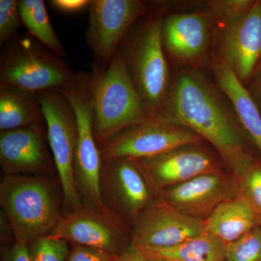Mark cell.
Instances as JSON below:
<instances>
[{
    "label": "cell",
    "instance_id": "obj_1",
    "mask_svg": "<svg viewBox=\"0 0 261 261\" xmlns=\"http://www.w3.org/2000/svg\"><path fill=\"white\" fill-rule=\"evenodd\" d=\"M160 121L181 127L208 141L238 177L254 161L233 109L208 80L184 71L170 81Z\"/></svg>",
    "mask_w": 261,
    "mask_h": 261
},
{
    "label": "cell",
    "instance_id": "obj_2",
    "mask_svg": "<svg viewBox=\"0 0 261 261\" xmlns=\"http://www.w3.org/2000/svg\"><path fill=\"white\" fill-rule=\"evenodd\" d=\"M163 17L161 12L149 11L132 27L118 49L149 118L159 115L171 81L161 37Z\"/></svg>",
    "mask_w": 261,
    "mask_h": 261
},
{
    "label": "cell",
    "instance_id": "obj_3",
    "mask_svg": "<svg viewBox=\"0 0 261 261\" xmlns=\"http://www.w3.org/2000/svg\"><path fill=\"white\" fill-rule=\"evenodd\" d=\"M44 177L5 175L0 185V203L15 242L27 246L49 235L63 216L56 191Z\"/></svg>",
    "mask_w": 261,
    "mask_h": 261
},
{
    "label": "cell",
    "instance_id": "obj_4",
    "mask_svg": "<svg viewBox=\"0 0 261 261\" xmlns=\"http://www.w3.org/2000/svg\"><path fill=\"white\" fill-rule=\"evenodd\" d=\"M96 75L78 71L61 88L57 89L70 102L77 125L74 173L75 183L84 204L93 207L106 205L101 189L102 159L94 133Z\"/></svg>",
    "mask_w": 261,
    "mask_h": 261
},
{
    "label": "cell",
    "instance_id": "obj_5",
    "mask_svg": "<svg viewBox=\"0 0 261 261\" xmlns=\"http://www.w3.org/2000/svg\"><path fill=\"white\" fill-rule=\"evenodd\" d=\"M92 69L96 75L94 133L99 149L122 130L149 117L119 50L106 70Z\"/></svg>",
    "mask_w": 261,
    "mask_h": 261
},
{
    "label": "cell",
    "instance_id": "obj_6",
    "mask_svg": "<svg viewBox=\"0 0 261 261\" xmlns=\"http://www.w3.org/2000/svg\"><path fill=\"white\" fill-rule=\"evenodd\" d=\"M74 75L61 57L30 34H16L1 47L0 84L34 92L63 87Z\"/></svg>",
    "mask_w": 261,
    "mask_h": 261
},
{
    "label": "cell",
    "instance_id": "obj_7",
    "mask_svg": "<svg viewBox=\"0 0 261 261\" xmlns=\"http://www.w3.org/2000/svg\"><path fill=\"white\" fill-rule=\"evenodd\" d=\"M47 128L49 148L61 181L67 212L82 204L74 163L77 145L76 118L70 102L57 89L38 92Z\"/></svg>",
    "mask_w": 261,
    "mask_h": 261
},
{
    "label": "cell",
    "instance_id": "obj_8",
    "mask_svg": "<svg viewBox=\"0 0 261 261\" xmlns=\"http://www.w3.org/2000/svg\"><path fill=\"white\" fill-rule=\"evenodd\" d=\"M123 219L107 205L93 207L82 203L63 214L47 237L72 245L99 249L118 256L132 243Z\"/></svg>",
    "mask_w": 261,
    "mask_h": 261
},
{
    "label": "cell",
    "instance_id": "obj_9",
    "mask_svg": "<svg viewBox=\"0 0 261 261\" xmlns=\"http://www.w3.org/2000/svg\"><path fill=\"white\" fill-rule=\"evenodd\" d=\"M89 11L86 42L93 54L92 67L104 70L127 33L150 10L140 0H92Z\"/></svg>",
    "mask_w": 261,
    "mask_h": 261
},
{
    "label": "cell",
    "instance_id": "obj_10",
    "mask_svg": "<svg viewBox=\"0 0 261 261\" xmlns=\"http://www.w3.org/2000/svg\"><path fill=\"white\" fill-rule=\"evenodd\" d=\"M198 135L157 118L128 127L99 147L102 159H149L181 146L202 142Z\"/></svg>",
    "mask_w": 261,
    "mask_h": 261
},
{
    "label": "cell",
    "instance_id": "obj_11",
    "mask_svg": "<svg viewBox=\"0 0 261 261\" xmlns=\"http://www.w3.org/2000/svg\"><path fill=\"white\" fill-rule=\"evenodd\" d=\"M205 231V221L182 214L159 197L135 220L130 244L142 249L168 248Z\"/></svg>",
    "mask_w": 261,
    "mask_h": 261
},
{
    "label": "cell",
    "instance_id": "obj_12",
    "mask_svg": "<svg viewBox=\"0 0 261 261\" xmlns=\"http://www.w3.org/2000/svg\"><path fill=\"white\" fill-rule=\"evenodd\" d=\"M153 194L205 173L220 172L219 163L197 144L181 146L149 159L133 160Z\"/></svg>",
    "mask_w": 261,
    "mask_h": 261
},
{
    "label": "cell",
    "instance_id": "obj_13",
    "mask_svg": "<svg viewBox=\"0 0 261 261\" xmlns=\"http://www.w3.org/2000/svg\"><path fill=\"white\" fill-rule=\"evenodd\" d=\"M219 49V58L241 83L250 82L261 61V0L241 18L221 25Z\"/></svg>",
    "mask_w": 261,
    "mask_h": 261
},
{
    "label": "cell",
    "instance_id": "obj_14",
    "mask_svg": "<svg viewBox=\"0 0 261 261\" xmlns=\"http://www.w3.org/2000/svg\"><path fill=\"white\" fill-rule=\"evenodd\" d=\"M46 122L0 132V165L7 176H44L56 170Z\"/></svg>",
    "mask_w": 261,
    "mask_h": 261
},
{
    "label": "cell",
    "instance_id": "obj_15",
    "mask_svg": "<svg viewBox=\"0 0 261 261\" xmlns=\"http://www.w3.org/2000/svg\"><path fill=\"white\" fill-rule=\"evenodd\" d=\"M101 189L110 208L135 221L153 201V192L133 160L102 159Z\"/></svg>",
    "mask_w": 261,
    "mask_h": 261
},
{
    "label": "cell",
    "instance_id": "obj_16",
    "mask_svg": "<svg viewBox=\"0 0 261 261\" xmlns=\"http://www.w3.org/2000/svg\"><path fill=\"white\" fill-rule=\"evenodd\" d=\"M238 195L235 178L220 171L196 176L170 187L159 196L182 214L205 221L218 206Z\"/></svg>",
    "mask_w": 261,
    "mask_h": 261
},
{
    "label": "cell",
    "instance_id": "obj_17",
    "mask_svg": "<svg viewBox=\"0 0 261 261\" xmlns=\"http://www.w3.org/2000/svg\"><path fill=\"white\" fill-rule=\"evenodd\" d=\"M210 22L198 13H176L163 17L161 37L163 49L183 62L200 59L210 44Z\"/></svg>",
    "mask_w": 261,
    "mask_h": 261
},
{
    "label": "cell",
    "instance_id": "obj_18",
    "mask_svg": "<svg viewBox=\"0 0 261 261\" xmlns=\"http://www.w3.org/2000/svg\"><path fill=\"white\" fill-rule=\"evenodd\" d=\"M220 90L231 102L240 124L261 154V113L245 85L224 61L218 58L213 65Z\"/></svg>",
    "mask_w": 261,
    "mask_h": 261
},
{
    "label": "cell",
    "instance_id": "obj_19",
    "mask_svg": "<svg viewBox=\"0 0 261 261\" xmlns=\"http://www.w3.org/2000/svg\"><path fill=\"white\" fill-rule=\"evenodd\" d=\"M260 224V215L238 195L215 209L205 221V230L226 247Z\"/></svg>",
    "mask_w": 261,
    "mask_h": 261
},
{
    "label": "cell",
    "instance_id": "obj_20",
    "mask_svg": "<svg viewBox=\"0 0 261 261\" xmlns=\"http://www.w3.org/2000/svg\"><path fill=\"white\" fill-rule=\"evenodd\" d=\"M45 123L38 92L0 84V130Z\"/></svg>",
    "mask_w": 261,
    "mask_h": 261
},
{
    "label": "cell",
    "instance_id": "obj_21",
    "mask_svg": "<svg viewBox=\"0 0 261 261\" xmlns=\"http://www.w3.org/2000/svg\"><path fill=\"white\" fill-rule=\"evenodd\" d=\"M142 250L148 257L178 261H226V247L206 231L176 246Z\"/></svg>",
    "mask_w": 261,
    "mask_h": 261
},
{
    "label": "cell",
    "instance_id": "obj_22",
    "mask_svg": "<svg viewBox=\"0 0 261 261\" xmlns=\"http://www.w3.org/2000/svg\"><path fill=\"white\" fill-rule=\"evenodd\" d=\"M18 9L24 27L29 34L58 56H66L58 39L43 0H20Z\"/></svg>",
    "mask_w": 261,
    "mask_h": 261
},
{
    "label": "cell",
    "instance_id": "obj_23",
    "mask_svg": "<svg viewBox=\"0 0 261 261\" xmlns=\"http://www.w3.org/2000/svg\"><path fill=\"white\" fill-rule=\"evenodd\" d=\"M226 261H261V224L226 247Z\"/></svg>",
    "mask_w": 261,
    "mask_h": 261
},
{
    "label": "cell",
    "instance_id": "obj_24",
    "mask_svg": "<svg viewBox=\"0 0 261 261\" xmlns=\"http://www.w3.org/2000/svg\"><path fill=\"white\" fill-rule=\"evenodd\" d=\"M235 179L238 184V195L261 216V162L255 160Z\"/></svg>",
    "mask_w": 261,
    "mask_h": 261
},
{
    "label": "cell",
    "instance_id": "obj_25",
    "mask_svg": "<svg viewBox=\"0 0 261 261\" xmlns=\"http://www.w3.org/2000/svg\"><path fill=\"white\" fill-rule=\"evenodd\" d=\"M31 261H67L69 243L59 239L42 237L29 245Z\"/></svg>",
    "mask_w": 261,
    "mask_h": 261
},
{
    "label": "cell",
    "instance_id": "obj_26",
    "mask_svg": "<svg viewBox=\"0 0 261 261\" xmlns=\"http://www.w3.org/2000/svg\"><path fill=\"white\" fill-rule=\"evenodd\" d=\"M254 3L252 0H213L207 5L211 16L224 25L246 14Z\"/></svg>",
    "mask_w": 261,
    "mask_h": 261
},
{
    "label": "cell",
    "instance_id": "obj_27",
    "mask_svg": "<svg viewBox=\"0 0 261 261\" xmlns=\"http://www.w3.org/2000/svg\"><path fill=\"white\" fill-rule=\"evenodd\" d=\"M23 25L16 0H0V46L16 35Z\"/></svg>",
    "mask_w": 261,
    "mask_h": 261
},
{
    "label": "cell",
    "instance_id": "obj_28",
    "mask_svg": "<svg viewBox=\"0 0 261 261\" xmlns=\"http://www.w3.org/2000/svg\"><path fill=\"white\" fill-rule=\"evenodd\" d=\"M116 257L99 249L73 245L67 261H114Z\"/></svg>",
    "mask_w": 261,
    "mask_h": 261
},
{
    "label": "cell",
    "instance_id": "obj_29",
    "mask_svg": "<svg viewBox=\"0 0 261 261\" xmlns=\"http://www.w3.org/2000/svg\"><path fill=\"white\" fill-rule=\"evenodd\" d=\"M49 3L62 13H76L89 9L92 0H51Z\"/></svg>",
    "mask_w": 261,
    "mask_h": 261
},
{
    "label": "cell",
    "instance_id": "obj_30",
    "mask_svg": "<svg viewBox=\"0 0 261 261\" xmlns=\"http://www.w3.org/2000/svg\"><path fill=\"white\" fill-rule=\"evenodd\" d=\"M3 261H31L28 246L15 242L13 246L3 252Z\"/></svg>",
    "mask_w": 261,
    "mask_h": 261
},
{
    "label": "cell",
    "instance_id": "obj_31",
    "mask_svg": "<svg viewBox=\"0 0 261 261\" xmlns=\"http://www.w3.org/2000/svg\"><path fill=\"white\" fill-rule=\"evenodd\" d=\"M114 261H149V259L142 249L130 244Z\"/></svg>",
    "mask_w": 261,
    "mask_h": 261
},
{
    "label": "cell",
    "instance_id": "obj_32",
    "mask_svg": "<svg viewBox=\"0 0 261 261\" xmlns=\"http://www.w3.org/2000/svg\"><path fill=\"white\" fill-rule=\"evenodd\" d=\"M254 76L255 77L252 80L251 91H249V92L261 113V64L259 65Z\"/></svg>",
    "mask_w": 261,
    "mask_h": 261
},
{
    "label": "cell",
    "instance_id": "obj_33",
    "mask_svg": "<svg viewBox=\"0 0 261 261\" xmlns=\"http://www.w3.org/2000/svg\"><path fill=\"white\" fill-rule=\"evenodd\" d=\"M149 261H178L173 259L164 258V257H148Z\"/></svg>",
    "mask_w": 261,
    "mask_h": 261
}]
</instances>
